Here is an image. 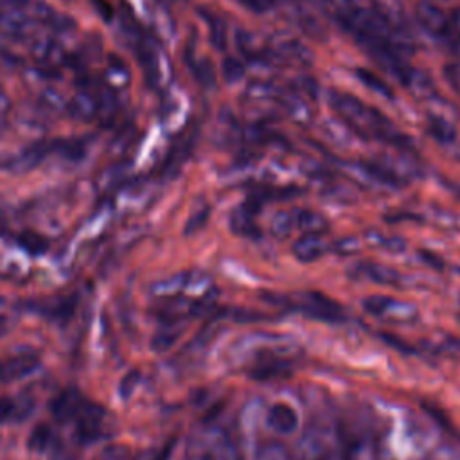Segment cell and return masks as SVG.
<instances>
[{"mask_svg": "<svg viewBox=\"0 0 460 460\" xmlns=\"http://www.w3.org/2000/svg\"><path fill=\"white\" fill-rule=\"evenodd\" d=\"M19 245L22 249H26L31 254H45V250L49 249V243L45 238H42L40 234L35 233H24L19 236Z\"/></svg>", "mask_w": 460, "mask_h": 460, "instance_id": "obj_15", "label": "cell"}, {"mask_svg": "<svg viewBox=\"0 0 460 460\" xmlns=\"http://www.w3.org/2000/svg\"><path fill=\"white\" fill-rule=\"evenodd\" d=\"M189 460H242L236 444L219 428H207L193 437Z\"/></svg>", "mask_w": 460, "mask_h": 460, "instance_id": "obj_3", "label": "cell"}, {"mask_svg": "<svg viewBox=\"0 0 460 460\" xmlns=\"http://www.w3.org/2000/svg\"><path fill=\"white\" fill-rule=\"evenodd\" d=\"M40 24L29 0H3L0 3V38L13 44H24L33 38Z\"/></svg>", "mask_w": 460, "mask_h": 460, "instance_id": "obj_2", "label": "cell"}, {"mask_svg": "<svg viewBox=\"0 0 460 460\" xmlns=\"http://www.w3.org/2000/svg\"><path fill=\"white\" fill-rule=\"evenodd\" d=\"M10 108H12V99L3 89V85H0V123H4V119L10 114Z\"/></svg>", "mask_w": 460, "mask_h": 460, "instance_id": "obj_23", "label": "cell"}, {"mask_svg": "<svg viewBox=\"0 0 460 460\" xmlns=\"http://www.w3.org/2000/svg\"><path fill=\"white\" fill-rule=\"evenodd\" d=\"M268 426L281 435L291 433L297 428V414L286 405H275L268 414Z\"/></svg>", "mask_w": 460, "mask_h": 460, "instance_id": "obj_9", "label": "cell"}, {"mask_svg": "<svg viewBox=\"0 0 460 460\" xmlns=\"http://www.w3.org/2000/svg\"><path fill=\"white\" fill-rule=\"evenodd\" d=\"M356 78L365 87H369L372 92H376V94H379L383 98H387V99H394L393 89L385 82H383L377 74H374L370 70H365V68H356Z\"/></svg>", "mask_w": 460, "mask_h": 460, "instance_id": "obj_12", "label": "cell"}, {"mask_svg": "<svg viewBox=\"0 0 460 460\" xmlns=\"http://www.w3.org/2000/svg\"><path fill=\"white\" fill-rule=\"evenodd\" d=\"M51 439H52L51 428L45 426V424H40V426H36V428L31 432L29 440H28V448H29L31 451H45L47 446H49V442H51Z\"/></svg>", "mask_w": 460, "mask_h": 460, "instance_id": "obj_14", "label": "cell"}, {"mask_svg": "<svg viewBox=\"0 0 460 460\" xmlns=\"http://www.w3.org/2000/svg\"><path fill=\"white\" fill-rule=\"evenodd\" d=\"M98 101H99V121L105 124H112L117 112H119V99L115 94V89L110 85L98 89Z\"/></svg>", "mask_w": 460, "mask_h": 460, "instance_id": "obj_10", "label": "cell"}, {"mask_svg": "<svg viewBox=\"0 0 460 460\" xmlns=\"http://www.w3.org/2000/svg\"><path fill=\"white\" fill-rule=\"evenodd\" d=\"M258 460H293V456L289 455V451L282 444L270 442L259 451Z\"/></svg>", "mask_w": 460, "mask_h": 460, "instance_id": "obj_19", "label": "cell"}, {"mask_svg": "<svg viewBox=\"0 0 460 460\" xmlns=\"http://www.w3.org/2000/svg\"><path fill=\"white\" fill-rule=\"evenodd\" d=\"M372 10L393 28L408 35V17L401 0H372Z\"/></svg>", "mask_w": 460, "mask_h": 460, "instance_id": "obj_7", "label": "cell"}, {"mask_svg": "<svg viewBox=\"0 0 460 460\" xmlns=\"http://www.w3.org/2000/svg\"><path fill=\"white\" fill-rule=\"evenodd\" d=\"M19 405L12 398H0V424L17 417Z\"/></svg>", "mask_w": 460, "mask_h": 460, "instance_id": "obj_20", "label": "cell"}, {"mask_svg": "<svg viewBox=\"0 0 460 460\" xmlns=\"http://www.w3.org/2000/svg\"><path fill=\"white\" fill-rule=\"evenodd\" d=\"M135 52L139 54L147 83L153 87L161 85L164 80V54L157 42L144 35L135 45Z\"/></svg>", "mask_w": 460, "mask_h": 460, "instance_id": "obj_4", "label": "cell"}, {"mask_svg": "<svg viewBox=\"0 0 460 460\" xmlns=\"http://www.w3.org/2000/svg\"><path fill=\"white\" fill-rule=\"evenodd\" d=\"M203 19L207 20L209 29H210L212 45L216 49L223 51L225 49V22L218 15H212V13H203Z\"/></svg>", "mask_w": 460, "mask_h": 460, "instance_id": "obj_13", "label": "cell"}, {"mask_svg": "<svg viewBox=\"0 0 460 460\" xmlns=\"http://www.w3.org/2000/svg\"><path fill=\"white\" fill-rule=\"evenodd\" d=\"M243 74H245V67H243V63L238 58H233V56L225 58V61H223V75H225V80L228 83L240 82L243 78Z\"/></svg>", "mask_w": 460, "mask_h": 460, "instance_id": "obj_16", "label": "cell"}, {"mask_svg": "<svg viewBox=\"0 0 460 460\" xmlns=\"http://www.w3.org/2000/svg\"><path fill=\"white\" fill-rule=\"evenodd\" d=\"M194 74H196V78H198V82H200L202 85H205V87L214 85V72H212L210 63L202 61V63L194 65Z\"/></svg>", "mask_w": 460, "mask_h": 460, "instance_id": "obj_21", "label": "cell"}, {"mask_svg": "<svg viewBox=\"0 0 460 460\" xmlns=\"http://www.w3.org/2000/svg\"><path fill=\"white\" fill-rule=\"evenodd\" d=\"M108 78H110V87L114 89V85H124L130 78V74L126 70V65L117 59V58H112L110 59V65H108Z\"/></svg>", "mask_w": 460, "mask_h": 460, "instance_id": "obj_18", "label": "cell"}, {"mask_svg": "<svg viewBox=\"0 0 460 460\" xmlns=\"http://www.w3.org/2000/svg\"><path fill=\"white\" fill-rule=\"evenodd\" d=\"M446 80L449 82L451 89H455L460 94V63H451L446 67Z\"/></svg>", "mask_w": 460, "mask_h": 460, "instance_id": "obj_22", "label": "cell"}, {"mask_svg": "<svg viewBox=\"0 0 460 460\" xmlns=\"http://www.w3.org/2000/svg\"><path fill=\"white\" fill-rule=\"evenodd\" d=\"M430 131L440 142H451L455 139V128L442 117H435L430 123Z\"/></svg>", "mask_w": 460, "mask_h": 460, "instance_id": "obj_17", "label": "cell"}, {"mask_svg": "<svg viewBox=\"0 0 460 460\" xmlns=\"http://www.w3.org/2000/svg\"><path fill=\"white\" fill-rule=\"evenodd\" d=\"M68 110L72 117L91 123L99 117V101H98V91L92 87H83L82 91L75 92V96L68 101Z\"/></svg>", "mask_w": 460, "mask_h": 460, "instance_id": "obj_5", "label": "cell"}, {"mask_svg": "<svg viewBox=\"0 0 460 460\" xmlns=\"http://www.w3.org/2000/svg\"><path fill=\"white\" fill-rule=\"evenodd\" d=\"M85 403L87 401L78 393L67 391L52 401V414L59 421H70V419H75V416L80 414Z\"/></svg>", "mask_w": 460, "mask_h": 460, "instance_id": "obj_8", "label": "cell"}, {"mask_svg": "<svg viewBox=\"0 0 460 460\" xmlns=\"http://www.w3.org/2000/svg\"><path fill=\"white\" fill-rule=\"evenodd\" d=\"M38 356L35 353H24V354H17L6 361L0 363V381H13L19 377H24L28 374H31L36 367H38Z\"/></svg>", "mask_w": 460, "mask_h": 460, "instance_id": "obj_6", "label": "cell"}, {"mask_svg": "<svg viewBox=\"0 0 460 460\" xmlns=\"http://www.w3.org/2000/svg\"><path fill=\"white\" fill-rule=\"evenodd\" d=\"M329 105L340 121L363 139H376L394 146H405L403 142H408V139L398 131V128L385 114L370 105H365L361 99L351 94L331 92Z\"/></svg>", "mask_w": 460, "mask_h": 460, "instance_id": "obj_1", "label": "cell"}, {"mask_svg": "<svg viewBox=\"0 0 460 460\" xmlns=\"http://www.w3.org/2000/svg\"><path fill=\"white\" fill-rule=\"evenodd\" d=\"M310 3H313L326 15L335 17L340 22L356 8L354 0H310Z\"/></svg>", "mask_w": 460, "mask_h": 460, "instance_id": "obj_11", "label": "cell"}]
</instances>
